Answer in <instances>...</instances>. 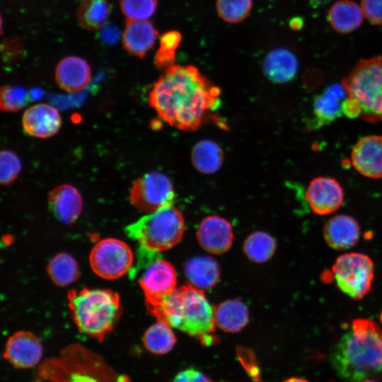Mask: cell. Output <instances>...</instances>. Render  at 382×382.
Wrapping results in <instances>:
<instances>
[{
  "label": "cell",
  "instance_id": "cell-37",
  "mask_svg": "<svg viewBox=\"0 0 382 382\" xmlns=\"http://www.w3.org/2000/svg\"><path fill=\"white\" fill-rule=\"evenodd\" d=\"M173 382H213L201 371L195 369H185L179 372Z\"/></svg>",
  "mask_w": 382,
  "mask_h": 382
},
{
  "label": "cell",
  "instance_id": "cell-40",
  "mask_svg": "<svg viewBox=\"0 0 382 382\" xmlns=\"http://www.w3.org/2000/svg\"><path fill=\"white\" fill-rule=\"evenodd\" d=\"M302 25H303V21H301V18H293L291 21L290 22L291 27L294 30L301 28Z\"/></svg>",
  "mask_w": 382,
  "mask_h": 382
},
{
  "label": "cell",
  "instance_id": "cell-28",
  "mask_svg": "<svg viewBox=\"0 0 382 382\" xmlns=\"http://www.w3.org/2000/svg\"><path fill=\"white\" fill-rule=\"evenodd\" d=\"M47 273L51 281L58 286H66L79 277V268L76 260L69 254L60 253L48 262Z\"/></svg>",
  "mask_w": 382,
  "mask_h": 382
},
{
  "label": "cell",
  "instance_id": "cell-1",
  "mask_svg": "<svg viewBox=\"0 0 382 382\" xmlns=\"http://www.w3.org/2000/svg\"><path fill=\"white\" fill-rule=\"evenodd\" d=\"M220 94L197 67L174 64L154 83L149 104L170 126L195 131L219 107Z\"/></svg>",
  "mask_w": 382,
  "mask_h": 382
},
{
  "label": "cell",
  "instance_id": "cell-26",
  "mask_svg": "<svg viewBox=\"0 0 382 382\" xmlns=\"http://www.w3.org/2000/svg\"><path fill=\"white\" fill-rule=\"evenodd\" d=\"M191 158L194 167L199 172L212 174L220 169L224 160V153L216 142L202 140L193 146Z\"/></svg>",
  "mask_w": 382,
  "mask_h": 382
},
{
  "label": "cell",
  "instance_id": "cell-22",
  "mask_svg": "<svg viewBox=\"0 0 382 382\" xmlns=\"http://www.w3.org/2000/svg\"><path fill=\"white\" fill-rule=\"evenodd\" d=\"M347 97L346 90L342 84L332 85L316 97L313 111L317 125L328 124L340 117L343 113V105Z\"/></svg>",
  "mask_w": 382,
  "mask_h": 382
},
{
  "label": "cell",
  "instance_id": "cell-5",
  "mask_svg": "<svg viewBox=\"0 0 382 382\" xmlns=\"http://www.w3.org/2000/svg\"><path fill=\"white\" fill-rule=\"evenodd\" d=\"M71 318L78 330L100 342L117 325L122 306L118 294L108 289H88L68 292Z\"/></svg>",
  "mask_w": 382,
  "mask_h": 382
},
{
  "label": "cell",
  "instance_id": "cell-38",
  "mask_svg": "<svg viewBox=\"0 0 382 382\" xmlns=\"http://www.w3.org/2000/svg\"><path fill=\"white\" fill-rule=\"evenodd\" d=\"M101 29V38L108 45L115 44L119 39L118 29L111 24H105Z\"/></svg>",
  "mask_w": 382,
  "mask_h": 382
},
{
  "label": "cell",
  "instance_id": "cell-14",
  "mask_svg": "<svg viewBox=\"0 0 382 382\" xmlns=\"http://www.w3.org/2000/svg\"><path fill=\"white\" fill-rule=\"evenodd\" d=\"M351 160L362 175L382 178V135H369L359 139L352 149Z\"/></svg>",
  "mask_w": 382,
  "mask_h": 382
},
{
  "label": "cell",
  "instance_id": "cell-36",
  "mask_svg": "<svg viewBox=\"0 0 382 382\" xmlns=\"http://www.w3.org/2000/svg\"><path fill=\"white\" fill-rule=\"evenodd\" d=\"M361 8L371 23L382 25V0H361Z\"/></svg>",
  "mask_w": 382,
  "mask_h": 382
},
{
  "label": "cell",
  "instance_id": "cell-41",
  "mask_svg": "<svg viewBox=\"0 0 382 382\" xmlns=\"http://www.w3.org/2000/svg\"><path fill=\"white\" fill-rule=\"evenodd\" d=\"M330 0H310L311 4L314 8L323 6L329 2Z\"/></svg>",
  "mask_w": 382,
  "mask_h": 382
},
{
  "label": "cell",
  "instance_id": "cell-39",
  "mask_svg": "<svg viewBox=\"0 0 382 382\" xmlns=\"http://www.w3.org/2000/svg\"><path fill=\"white\" fill-rule=\"evenodd\" d=\"M2 46L5 47L2 50L3 52L4 51V56L9 59L11 58V56L15 57L14 56L18 55V52L21 50V45L18 40H6Z\"/></svg>",
  "mask_w": 382,
  "mask_h": 382
},
{
  "label": "cell",
  "instance_id": "cell-31",
  "mask_svg": "<svg viewBox=\"0 0 382 382\" xmlns=\"http://www.w3.org/2000/svg\"><path fill=\"white\" fill-rule=\"evenodd\" d=\"M181 34L175 30L165 33L160 39V47L154 59L158 69L166 70L174 65L175 52L181 42Z\"/></svg>",
  "mask_w": 382,
  "mask_h": 382
},
{
  "label": "cell",
  "instance_id": "cell-8",
  "mask_svg": "<svg viewBox=\"0 0 382 382\" xmlns=\"http://www.w3.org/2000/svg\"><path fill=\"white\" fill-rule=\"evenodd\" d=\"M332 272L337 287L349 297L359 300L371 290L374 264L365 254L348 253L336 259Z\"/></svg>",
  "mask_w": 382,
  "mask_h": 382
},
{
  "label": "cell",
  "instance_id": "cell-20",
  "mask_svg": "<svg viewBox=\"0 0 382 382\" xmlns=\"http://www.w3.org/2000/svg\"><path fill=\"white\" fill-rule=\"evenodd\" d=\"M157 35L158 31L149 21L127 19L122 45L131 54L143 58L155 44Z\"/></svg>",
  "mask_w": 382,
  "mask_h": 382
},
{
  "label": "cell",
  "instance_id": "cell-19",
  "mask_svg": "<svg viewBox=\"0 0 382 382\" xmlns=\"http://www.w3.org/2000/svg\"><path fill=\"white\" fill-rule=\"evenodd\" d=\"M50 209L61 222L69 224L79 216L83 207L79 191L71 185H62L54 188L48 196Z\"/></svg>",
  "mask_w": 382,
  "mask_h": 382
},
{
  "label": "cell",
  "instance_id": "cell-44",
  "mask_svg": "<svg viewBox=\"0 0 382 382\" xmlns=\"http://www.w3.org/2000/svg\"><path fill=\"white\" fill-rule=\"evenodd\" d=\"M380 320H381V323H382V311L380 314Z\"/></svg>",
  "mask_w": 382,
  "mask_h": 382
},
{
  "label": "cell",
  "instance_id": "cell-34",
  "mask_svg": "<svg viewBox=\"0 0 382 382\" xmlns=\"http://www.w3.org/2000/svg\"><path fill=\"white\" fill-rule=\"evenodd\" d=\"M120 6L127 19L146 21L155 13L157 0H120Z\"/></svg>",
  "mask_w": 382,
  "mask_h": 382
},
{
  "label": "cell",
  "instance_id": "cell-32",
  "mask_svg": "<svg viewBox=\"0 0 382 382\" xmlns=\"http://www.w3.org/2000/svg\"><path fill=\"white\" fill-rule=\"evenodd\" d=\"M219 16L226 22L236 23L244 20L250 13L252 0H216Z\"/></svg>",
  "mask_w": 382,
  "mask_h": 382
},
{
  "label": "cell",
  "instance_id": "cell-25",
  "mask_svg": "<svg viewBox=\"0 0 382 382\" xmlns=\"http://www.w3.org/2000/svg\"><path fill=\"white\" fill-rule=\"evenodd\" d=\"M214 308L215 324L224 332H239L248 323V308L241 301L228 300Z\"/></svg>",
  "mask_w": 382,
  "mask_h": 382
},
{
  "label": "cell",
  "instance_id": "cell-17",
  "mask_svg": "<svg viewBox=\"0 0 382 382\" xmlns=\"http://www.w3.org/2000/svg\"><path fill=\"white\" fill-rule=\"evenodd\" d=\"M325 243L335 250H347L354 246L360 237L358 222L352 216L339 214L330 218L323 230Z\"/></svg>",
  "mask_w": 382,
  "mask_h": 382
},
{
  "label": "cell",
  "instance_id": "cell-13",
  "mask_svg": "<svg viewBox=\"0 0 382 382\" xmlns=\"http://www.w3.org/2000/svg\"><path fill=\"white\" fill-rule=\"evenodd\" d=\"M306 199L313 213L327 215L336 212L342 206L344 192L335 178L318 177L308 185Z\"/></svg>",
  "mask_w": 382,
  "mask_h": 382
},
{
  "label": "cell",
  "instance_id": "cell-27",
  "mask_svg": "<svg viewBox=\"0 0 382 382\" xmlns=\"http://www.w3.org/2000/svg\"><path fill=\"white\" fill-rule=\"evenodd\" d=\"M110 11L107 0H82L78 7L76 16L82 27L96 31L106 24Z\"/></svg>",
  "mask_w": 382,
  "mask_h": 382
},
{
  "label": "cell",
  "instance_id": "cell-7",
  "mask_svg": "<svg viewBox=\"0 0 382 382\" xmlns=\"http://www.w3.org/2000/svg\"><path fill=\"white\" fill-rule=\"evenodd\" d=\"M184 230V218L173 206L149 214L125 228L127 235L141 247L155 252L175 246L181 240Z\"/></svg>",
  "mask_w": 382,
  "mask_h": 382
},
{
  "label": "cell",
  "instance_id": "cell-11",
  "mask_svg": "<svg viewBox=\"0 0 382 382\" xmlns=\"http://www.w3.org/2000/svg\"><path fill=\"white\" fill-rule=\"evenodd\" d=\"M176 282L175 270L169 262L157 259L148 265L139 279L148 312L175 289Z\"/></svg>",
  "mask_w": 382,
  "mask_h": 382
},
{
  "label": "cell",
  "instance_id": "cell-35",
  "mask_svg": "<svg viewBox=\"0 0 382 382\" xmlns=\"http://www.w3.org/2000/svg\"><path fill=\"white\" fill-rule=\"evenodd\" d=\"M21 170V162L12 151L4 149L0 154V182L6 185L11 183Z\"/></svg>",
  "mask_w": 382,
  "mask_h": 382
},
{
  "label": "cell",
  "instance_id": "cell-30",
  "mask_svg": "<svg viewBox=\"0 0 382 382\" xmlns=\"http://www.w3.org/2000/svg\"><path fill=\"white\" fill-rule=\"evenodd\" d=\"M276 250L274 238L267 233H252L245 241L243 251L246 256L255 262H264L270 260Z\"/></svg>",
  "mask_w": 382,
  "mask_h": 382
},
{
  "label": "cell",
  "instance_id": "cell-43",
  "mask_svg": "<svg viewBox=\"0 0 382 382\" xmlns=\"http://www.w3.org/2000/svg\"><path fill=\"white\" fill-rule=\"evenodd\" d=\"M361 382H376V381H373V380H370V379H366V380L362 381Z\"/></svg>",
  "mask_w": 382,
  "mask_h": 382
},
{
  "label": "cell",
  "instance_id": "cell-12",
  "mask_svg": "<svg viewBox=\"0 0 382 382\" xmlns=\"http://www.w3.org/2000/svg\"><path fill=\"white\" fill-rule=\"evenodd\" d=\"M43 349L39 338L33 332L20 330L8 339L4 358L16 369H28L42 362Z\"/></svg>",
  "mask_w": 382,
  "mask_h": 382
},
{
  "label": "cell",
  "instance_id": "cell-29",
  "mask_svg": "<svg viewBox=\"0 0 382 382\" xmlns=\"http://www.w3.org/2000/svg\"><path fill=\"white\" fill-rule=\"evenodd\" d=\"M176 341L171 327L159 320L151 325L142 337L144 347L154 354H165L169 352Z\"/></svg>",
  "mask_w": 382,
  "mask_h": 382
},
{
  "label": "cell",
  "instance_id": "cell-33",
  "mask_svg": "<svg viewBox=\"0 0 382 382\" xmlns=\"http://www.w3.org/2000/svg\"><path fill=\"white\" fill-rule=\"evenodd\" d=\"M29 101L27 91L19 86H4L0 91V108L4 112H17Z\"/></svg>",
  "mask_w": 382,
  "mask_h": 382
},
{
  "label": "cell",
  "instance_id": "cell-16",
  "mask_svg": "<svg viewBox=\"0 0 382 382\" xmlns=\"http://www.w3.org/2000/svg\"><path fill=\"white\" fill-rule=\"evenodd\" d=\"M62 124L58 110L52 105L38 103L30 106L23 113L22 125L30 135L47 138L55 134Z\"/></svg>",
  "mask_w": 382,
  "mask_h": 382
},
{
  "label": "cell",
  "instance_id": "cell-9",
  "mask_svg": "<svg viewBox=\"0 0 382 382\" xmlns=\"http://www.w3.org/2000/svg\"><path fill=\"white\" fill-rule=\"evenodd\" d=\"M174 199L171 180L165 174L157 171L147 173L139 178L129 192L132 204L148 214L172 206Z\"/></svg>",
  "mask_w": 382,
  "mask_h": 382
},
{
  "label": "cell",
  "instance_id": "cell-10",
  "mask_svg": "<svg viewBox=\"0 0 382 382\" xmlns=\"http://www.w3.org/2000/svg\"><path fill=\"white\" fill-rule=\"evenodd\" d=\"M134 254L125 242L108 238L98 241L91 249L89 262L93 271L106 279L125 275L132 267Z\"/></svg>",
  "mask_w": 382,
  "mask_h": 382
},
{
  "label": "cell",
  "instance_id": "cell-15",
  "mask_svg": "<svg viewBox=\"0 0 382 382\" xmlns=\"http://www.w3.org/2000/svg\"><path fill=\"white\" fill-rule=\"evenodd\" d=\"M197 237L199 245L209 253L228 251L233 242V230L226 219L219 216L205 217L199 224Z\"/></svg>",
  "mask_w": 382,
  "mask_h": 382
},
{
  "label": "cell",
  "instance_id": "cell-2",
  "mask_svg": "<svg viewBox=\"0 0 382 382\" xmlns=\"http://www.w3.org/2000/svg\"><path fill=\"white\" fill-rule=\"evenodd\" d=\"M329 359L337 376L347 382H359L382 371V329L369 319L353 320Z\"/></svg>",
  "mask_w": 382,
  "mask_h": 382
},
{
  "label": "cell",
  "instance_id": "cell-23",
  "mask_svg": "<svg viewBox=\"0 0 382 382\" xmlns=\"http://www.w3.org/2000/svg\"><path fill=\"white\" fill-rule=\"evenodd\" d=\"M185 274L192 286L199 289H208L219 281L220 269L212 257L197 256L186 262Z\"/></svg>",
  "mask_w": 382,
  "mask_h": 382
},
{
  "label": "cell",
  "instance_id": "cell-21",
  "mask_svg": "<svg viewBox=\"0 0 382 382\" xmlns=\"http://www.w3.org/2000/svg\"><path fill=\"white\" fill-rule=\"evenodd\" d=\"M263 69L270 80L282 83L294 78L299 69V63L292 52L280 47L271 51L267 55Z\"/></svg>",
  "mask_w": 382,
  "mask_h": 382
},
{
  "label": "cell",
  "instance_id": "cell-42",
  "mask_svg": "<svg viewBox=\"0 0 382 382\" xmlns=\"http://www.w3.org/2000/svg\"><path fill=\"white\" fill-rule=\"evenodd\" d=\"M283 382H309L306 379L298 378V377H291L286 380H285Z\"/></svg>",
  "mask_w": 382,
  "mask_h": 382
},
{
  "label": "cell",
  "instance_id": "cell-18",
  "mask_svg": "<svg viewBox=\"0 0 382 382\" xmlns=\"http://www.w3.org/2000/svg\"><path fill=\"white\" fill-rule=\"evenodd\" d=\"M91 71L83 59L69 56L62 59L55 69L57 85L64 91L76 93L85 89L91 80Z\"/></svg>",
  "mask_w": 382,
  "mask_h": 382
},
{
  "label": "cell",
  "instance_id": "cell-3",
  "mask_svg": "<svg viewBox=\"0 0 382 382\" xmlns=\"http://www.w3.org/2000/svg\"><path fill=\"white\" fill-rule=\"evenodd\" d=\"M35 382H125L100 354L76 342L47 358L33 374Z\"/></svg>",
  "mask_w": 382,
  "mask_h": 382
},
{
  "label": "cell",
  "instance_id": "cell-24",
  "mask_svg": "<svg viewBox=\"0 0 382 382\" xmlns=\"http://www.w3.org/2000/svg\"><path fill=\"white\" fill-rule=\"evenodd\" d=\"M364 18L362 8L351 0L335 2L328 13L332 28L340 33H349L358 28Z\"/></svg>",
  "mask_w": 382,
  "mask_h": 382
},
{
  "label": "cell",
  "instance_id": "cell-6",
  "mask_svg": "<svg viewBox=\"0 0 382 382\" xmlns=\"http://www.w3.org/2000/svg\"><path fill=\"white\" fill-rule=\"evenodd\" d=\"M343 113L369 122L382 121V56L360 61L343 79Z\"/></svg>",
  "mask_w": 382,
  "mask_h": 382
},
{
  "label": "cell",
  "instance_id": "cell-4",
  "mask_svg": "<svg viewBox=\"0 0 382 382\" xmlns=\"http://www.w3.org/2000/svg\"><path fill=\"white\" fill-rule=\"evenodd\" d=\"M149 313L157 320L198 337L204 344L212 340L214 308L202 289L191 284L175 288Z\"/></svg>",
  "mask_w": 382,
  "mask_h": 382
}]
</instances>
